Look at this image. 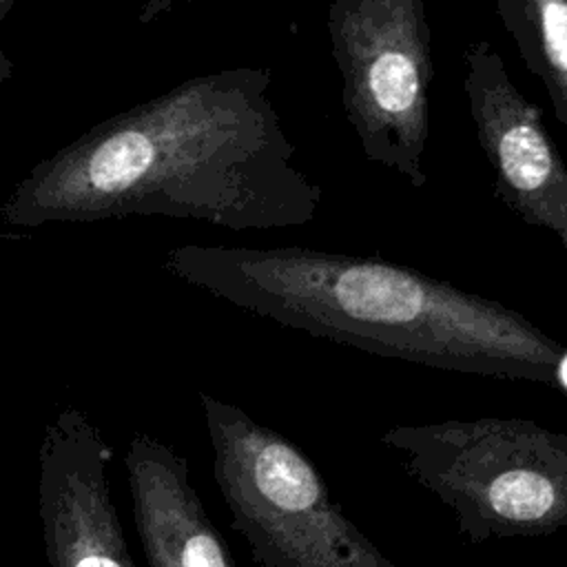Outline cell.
<instances>
[{
  "mask_svg": "<svg viewBox=\"0 0 567 567\" xmlns=\"http://www.w3.org/2000/svg\"><path fill=\"white\" fill-rule=\"evenodd\" d=\"M270 84L264 66L204 73L93 124L13 184L0 221L142 215L237 233L310 224L323 188L297 164Z\"/></svg>",
  "mask_w": 567,
  "mask_h": 567,
  "instance_id": "cell-1",
  "label": "cell"
},
{
  "mask_svg": "<svg viewBox=\"0 0 567 567\" xmlns=\"http://www.w3.org/2000/svg\"><path fill=\"white\" fill-rule=\"evenodd\" d=\"M164 268L286 328L430 368L556 385L565 354L520 312L374 255L182 244Z\"/></svg>",
  "mask_w": 567,
  "mask_h": 567,
  "instance_id": "cell-2",
  "label": "cell"
},
{
  "mask_svg": "<svg viewBox=\"0 0 567 567\" xmlns=\"http://www.w3.org/2000/svg\"><path fill=\"white\" fill-rule=\"evenodd\" d=\"M379 441L472 545L567 527V432L525 419L394 425Z\"/></svg>",
  "mask_w": 567,
  "mask_h": 567,
  "instance_id": "cell-3",
  "label": "cell"
},
{
  "mask_svg": "<svg viewBox=\"0 0 567 567\" xmlns=\"http://www.w3.org/2000/svg\"><path fill=\"white\" fill-rule=\"evenodd\" d=\"M213 478L259 567H396L332 498L317 465L241 408L199 392Z\"/></svg>",
  "mask_w": 567,
  "mask_h": 567,
  "instance_id": "cell-4",
  "label": "cell"
},
{
  "mask_svg": "<svg viewBox=\"0 0 567 567\" xmlns=\"http://www.w3.org/2000/svg\"><path fill=\"white\" fill-rule=\"evenodd\" d=\"M328 38L341 104L368 162L423 188L434 80L423 0H330Z\"/></svg>",
  "mask_w": 567,
  "mask_h": 567,
  "instance_id": "cell-5",
  "label": "cell"
},
{
  "mask_svg": "<svg viewBox=\"0 0 567 567\" xmlns=\"http://www.w3.org/2000/svg\"><path fill=\"white\" fill-rule=\"evenodd\" d=\"M463 66V93L496 197L525 224L549 230L567 252V166L543 113L487 40L465 47Z\"/></svg>",
  "mask_w": 567,
  "mask_h": 567,
  "instance_id": "cell-6",
  "label": "cell"
},
{
  "mask_svg": "<svg viewBox=\"0 0 567 567\" xmlns=\"http://www.w3.org/2000/svg\"><path fill=\"white\" fill-rule=\"evenodd\" d=\"M113 458L102 430L75 405L47 423L38 450V514L49 567H137L111 498Z\"/></svg>",
  "mask_w": 567,
  "mask_h": 567,
  "instance_id": "cell-7",
  "label": "cell"
},
{
  "mask_svg": "<svg viewBox=\"0 0 567 567\" xmlns=\"http://www.w3.org/2000/svg\"><path fill=\"white\" fill-rule=\"evenodd\" d=\"M124 472L148 567H237L190 485L186 456L148 432H135Z\"/></svg>",
  "mask_w": 567,
  "mask_h": 567,
  "instance_id": "cell-8",
  "label": "cell"
},
{
  "mask_svg": "<svg viewBox=\"0 0 567 567\" xmlns=\"http://www.w3.org/2000/svg\"><path fill=\"white\" fill-rule=\"evenodd\" d=\"M520 62L567 126V0H492Z\"/></svg>",
  "mask_w": 567,
  "mask_h": 567,
  "instance_id": "cell-9",
  "label": "cell"
},
{
  "mask_svg": "<svg viewBox=\"0 0 567 567\" xmlns=\"http://www.w3.org/2000/svg\"><path fill=\"white\" fill-rule=\"evenodd\" d=\"M193 0H146L137 13V24H151L155 22L159 16L173 11L179 4H186Z\"/></svg>",
  "mask_w": 567,
  "mask_h": 567,
  "instance_id": "cell-10",
  "label": "cell"
},
{
  "mask_svg": "<svg viewBox=\"0 0 567 567\" xmlns=\"http://www.w3.org/2000/svg\"><path fill=\"white\" fill-rule=\"evenodd\" d=\"M556 385H560L563 390H567V352L563 354L558 370H556Z\"/></svg>",
  "mask_w": 567,
  "mask_h": 567,
  "instance_id": "cell-11",
  "label": "cell"
},
{
  "mask_svg": "<svg viewBox=\"0 0 567 567\" xmlns=\"http://www.w3.org/2000/svg\"><path fill=\"white\" fill-rule=\"evenodd\" d=\"M18 4V0H0V22L7 20V16L11 13V9Z\"/></svg>",
  "mask_w": 567,
  "mask_h": 567,
  "instance_id": "cell-12",
  "label": "cell"
}]
</instances>
